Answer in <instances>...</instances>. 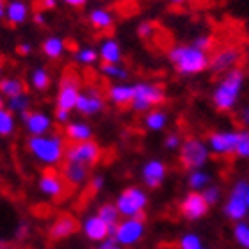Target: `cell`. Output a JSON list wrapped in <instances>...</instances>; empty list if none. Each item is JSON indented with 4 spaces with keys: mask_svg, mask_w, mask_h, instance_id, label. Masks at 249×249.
<instances>
[{
    "mask_svg": "<svg viewBox=\"0 0 249 249\" xmlns=\"http://www.w3.org/2000/svg\"><path fill=\"white\" fill-rule=\"evenodd\" d=\"M169 61L182 75H197L210 68V57L194 45H177L169 50Z\"/></svg>",
    "mask_w": 249,
    "mask_h": 249,
    "instance_id": "6da1fadb",
    "label": "cell"
},
{
    "mask_svg": "<svg viewBox=\"0 0 249 249\" xmlns=\"http://www.w3.org/2000/svg\"><path fill=\"white\" fill-rule=\"evenodd\" d=\"M27 150L39 164L43 166H57L59 162L64 159L66 148L61 135H39V137H31L27 141Z\"/></svg>",
    "mask_w": 249,
    "mask_h": 249,
    "instance_id": "7a4b0ae2",
    "label": "cell"
},
{
    "mask_svg": "<svg viewBox=\"0 0 249 249\" xmlns=\"http://www.w3.org/2000/svg\"><path fill=\"white\" fill-rule=\"evenodd\" d=\"M242 86H244V71L242 70L235 68L231 71L224 73L223 78L219 80V84L213 89V94H212L213 105L219 110H223V112L231 110L237 105V102H239Z\"/></svg>",
    "mask_w": 249,
    "mask_h": 249,
    "instance_id": "3957f363",
    "label": "cell"
},
{
    "mask_svg": "<svg viewBox=\"0 0 249 249\" xmlns=\"http://www.w3.org/2000/svg\"><path fill=\"white\" fill-rule=\"evenodd\" d=\"M118 212L123 219L128 217H141L148 207V194L141 187H126L120 192V196L114 201Z\"/></svg>",
    "mask_w": 249,
    "mask_h": 249,
    "instance_id": "277c9868",
    "label": "cell"
},
{
    "mask_svg": "<svg viewBox=\"0 0 249 249\" xmlns=\"http://www.w3.org/2000/svg\"><path fill=\"white\" fill-rule=\"evenodd\" d=\"M248 187L249 183L244 180H239L231 187V191L228 194V199L224 203V215L233 221V223H240L246 221L249 215V207H248Z\"/></svg>",
    "mask_w": 249,
    "mask_h": 249,
    "instance_id": "5b68a950",
    "label": "cell"
},
{
    "mask_svg": "<svg viewBox=\"0 0 249 249\" xmlns=\"http://www.w3.org/2000/svg\"><path fill=\"white\" fill-rule=\"evenodd\" d=\"M166 100V93L160 86L150 82H139L134 86V100L132 109L135 112H150L153 107L160 105Z\"/></svg>",
    "mask_w": 249,
    "mask_h": 249,
    "instance_id": "8992f818",
    "label": "cell"
},
{
    "mask_svg": "<svg viewBox=\"0 0 249 249\" xmlns=\"http://www.w3.org/2000/svg\"><path fill=\"white\" fill-rule=\"evenodd\" d=\"M210 148H208L207 142H203L201 139H196V137H191L182 142V148H180V162L183 164V167L187 169H201L205 164L210 159Z\"/></svg>",
    "mask_w": 249,
    "mask_h": 249,
    "instance_id": "52a82bcc",
    "label": "cell"
},
{
    "mask_svg": "<svg viewBox=\"0 0 249 249\" xmlns=\"http://www.w3.org/2000/svg\"><path fill=\"white\" fill-rule=\"evenodd\" d=\"M80 93H82V91H80V78L73 71L64 73V77L61 78V84H59L57 98H55L57 109L70 110V112H71V110L77 107Z\"/></svg>",
    "mask_w": 249,
    "mask_h": 249,
    "instance_id": "ba28073f",
    "label": "cell"
},
{
    "mask_svg": "<svg viewBox=\"0 0 249 249\" xmlns=\"http://www.w3.org/2000/svg\"><path fill=\"white\" fill-rule=\"evenodd\" d=\"M142 237H144V221L141 217L121 219L116 226L114 235H112V239L123 248L135 246Z\"/></svg>",
    "mask_w": 249,
    "mask_h": 249,
    "instance_id": "9c48e42d",
    "label": "cell"
},
{
    "mask_svg": "<svg viewBox=\"0 0 249 249\" xmlns=\"http://www.w3.org/2000/svg\"><path fill=\"white\" fill-rule=\"evenodd\" d=\"M100 146L98 142L91 141H84V142H73L71 146L66 148L64 159L66 162H75V164H84V166H94L100 160Z\"/></svg>",
    "mask_w": 249,
    "mask_h": 249,
    "instance_id": "30bf717a",
    "label": "cell"
},
{
    "mask_svg": "<svg viewBox=\"0 0 249 249\" xmlns=\"http://www.w3.org/2000/svg\"><path fill=\"white\" fill-rule=\"evenodd\" d=\"M240 141V132H235V130H224V132H213L210 137H208V148L212 153L219 157H226V155H233L237 151V144Z\"/></svg>",
    "mask_w": 249,
    "mask_h": 249,
    "instance_id": "8fae6325",
    "label": "cell"
},
{
    "mask_svg": "<svg viewBox=\"0 0 249 249\" xmlns=\"http://www.w3.org/2000/svg\"><path fill=\"white\" fill-rule=\"evenodd\" d=\"M208 203L205 201L201 192H189L180 203V213L187 221H199L208 213Z\"/></svg>",
    "mask_w": 249,
    "mask_h": 249,
    "instance_id": "7c38bea8",
    "label": "cell"
},
{
    "mask_svg": "<svg viewBox=\"0 0 249 249\" xmlns=\"http://www.w3.org/2000/svg\"><path fill=\"white\" fill-rule=\"evenodd\" d=\"M240 59H242V52L239 48L224 47L213 53V57L210 59V68L215 73H228L239 66Z\"/></svg>",
    "mask_w": 249,
    "mask_h": 249,
    "instance_id": "4fadbf2b",
    "label": "cell"
},
{
    "mask_svg": "<svg viewBox=\"0 0 249 249\" xmlns=\"http://www.w3.org/2000/svg\"><path fill=\"white\" fill-rule=\"evenodd\" d=\"M104 109H105V102H104V98H102L100 89H96V88L84 89L82 93H80V96H78L77 107H75V110H78V112L84 116L100 114Z\"/></svg>",
    "mask_w": 249,
    "mask_h": 249,
    "instance_id": "5bb4252c",
    "label": "cell"
},
{
    "mask_svg": "<svg viewBox=\"0 0 249 249\" xmlns=\"http://www.w3.org/2000/svg\"><path fill=\"white\" fill-rule=\"evenodd\" d=\"M23 124H25V130L31 134V137H39V135H47L50 130H52V118L47 114V112H41V110H32V112H27V114L21 116Z\"/></svg>",
    "mask_w": 249,
    "mask_h": 249,
    "instance_id": "9a60e30c",
    "label": "cell"
},
{
    "mask_svg": "<svg viewBox=\"0 0 249 249\" xmlns=\"http://www.w3.org/2000/svg\"><path fill=\"white\" fill-rule=\"evenodd\" d=\"M167 177V167L166 164L159 159H151L142 166V171H141V178H142V183L148 189H157L164 183Z\"/></svg>",
    "mask_w": 249,
    "mask_h": 249,
    "instance_id": "2e32d148",
    "label": "cell"
},
{
    "mask_svg": "<svg viewBox=\"0 0 249 249\" xmlns=\"http://www.w3.org/2000/svg\"><path fill=\"white\" fill-rule=\"evenodd\" d=\"M82 231H84V235L88 237V240H91V242H98V244L110 237L109 224L105 223L98 213L88 215V217L84 219L82 221Z\"/></svg>",
    "mask_w": 249,
    "mask_h": 249,
    "instance_id": "e0dca14e",
    "label": "cell"
},
{
    "mask_svg": "<svg viewBox=\"0 0 249 249\" xmlns=\"http://www.w3.org/2000/svg\"><path fill=\"white\" fill-rule=\"evenodd\" d=\"M37 187L41 194H45L47 197H52V199H57L64 194L66 191V182L64 178L55 171H45L37 182Z\"/></svg>",
    "mask_w": 249,
    "mask_h": 249,
    "instance_id": "ac0fdd59",
    "label": "cell"
},
{
    "mask_svg": "<svg viewBox=\"0 0 249 249\" xmlns=\"http://www.w3.org/2000/svg\"><path fill=\"white\" fill-rule=\"evenodd\" d=\"M78 230V223L77 219L73 217V215H59L52 224H50V228H48V237L52 240H64V239H70L71 235L77 233Z\"/></svg>",
    "mask_w": 249,
    "mask_h": 249,
    "instance_id": "d6986e66",
    "label": "cell"
},
{
    "mask_svg": "<svg viewBox=\"0 0 249 249\" xmlns=\"http://www.w3.org/2000/svg\"><path fill=\"white\" fill-rule=\"evenodd\" d=\"M89 171H91L89 166L75 164V162H66L64 167H62V178H64V182L70 183V185L80 187L88 182Z\"/></svg>",
    "mask_w": 249,
    "mask_h": 249,
    "instance_id": "ffe728a7",
    "label": "cell"
},
{
    "mask_svg": "<svg viewBox=\"0 0 249 249\" xmlns=\"http://www.w3.org/2000/svg\"><path fill=\"white\" fill-rule=\"evenodd\" d=\"M98 55L104 61V64H120L121 59H123V50H121L120 43L109 37V39L102 41L98 48Z\"/></svg>",
    "mask_w": 249,
    "mask_h": 249,
    "instance_id": "44dd1931",
    "label": "cell"
},
{
    "mask_svg": "<svg viewBox=\"0 0 249 249\" xmlns=\"http://www.w3.org/2000/svg\"><path fill=\"white\" fill-rule=\"evenodd\" d=\"M29 18V7L23 0H9L5 5V20L11 25H21Z\"/></svg>",
    "mask_w": 249,
    "mask_h": 249,
    "instance_id": "7402d4cb",
    "label": "cell"
},
{
    "mask_svg": "<svg viewBox=\"0 0 249 249\" xmlns=\"http://www.w3.org/2000/svg\"><path fill=\"white\" fill-rule=\"evenodd\" d=\"M66 137L73 142H84L93 139V126L86 121H71L66 124Z\"/></svg>",
    "mask_w": 249,
    "mask_h": 249,
    "instance_id": "603a6c76",
    "label": "cell"
},
{
    "mask_svg": "<svg viewBox=\"0 0 249 249\" xmlns=\"http://www.w3.org/2000/svg\"><path fill=\"white\" fill-rule=\"evenodd\" d=\"M109 98L112 104L124 107V105H130L132 100H134V86H128V84H114L109 88Z\"/></svg>",
    "mask_w": 249,
    "mask_h": 249,
    "instance_id": "cb8c5ba5",
    "label": "cell"
},
{
    "mask_svg": "<svg viewBox=\"0 0 249 249\" xmlns=\"http://www.w3.org/2000/svg\"><path fill=\"white\" fill-rule=\"evenodd\" d=\"M89 23L98 31H107L114 25V16L110 11L104 9V7H96L89 13Z\"/></svg>",
    "mask_w": 249,
    "mask_h": 249,
    "instance_id": "d4e9b609",
    "label": "cell"
},
{
    "mask_svg": "<svg viewBox=\"0 0 249 249\" xmlns=\"http://www.w3.org/2000/svg\"><path fill=\"white\" fill-rule=\"evenodd\" d=\"M29 84H31L32 89H36V91H47L50 88V84H52V75L48 71L47 68L43 66H37L34 68L29 75Z\"/></svg>",
    "mask_w": 249,
    "mask_h": 249,
    "instance_id": "484cf974",
    "label": "cell"
},
{
    "mask_svg": "<svg viewBox=\"0 0 249 249\" xmlns=\"http://www.w3.org/2000/svg\"><path fill=\"white\" fill-rule=\"evenodd\" d=\"M0 93H2V96L15 98L18 94L25 93V84L21 82V78H18V77L0 78Z\"/></svg>",
    "mask_w": 249,
    "mask_h": 249,
    "instance_id": "4316f807",
    "label": "cell"
},
{
    "mask_svg": "<svg viewBox=\"0 0 249 249\" xmlns=\"http://www.w3.org/2000/svg\"><path fill=\"white\" fill-rule=\"evenodd\" d=\"M43 53L47 55L48 59H59L62 53L66 52V43L64 39L59 36H48L41 45Z\"/></svg>",
    "mask_w": 249,
    "mask_h": 249,
    "instance_id": "83f0119b",
    "label": "cell"
},
{
    "mask_svg": "<svg viewBox=\"0 0 249 249\" xmlns=\"http://www.w3.org/2000/svg\"><path fill=\"white\" fill-rule=\"evenodd\" d=\"M100 215V217L104 219L105 223L109 224V230H110V237L114 235L116 231V226H118V223L121 221V215L120 212H118V208H116L114 203H104V205H100L98 212H96Z\"/></svg>",
    "mask_w": 249,
    "mask_h": 249,
    "instance_id": "f1b7e54d",
    "label": "cell"
},
{
    "mask_svg": "<svg viewBox=\"0 0 249 249\" xmlns=\"http://www.w3.org/2000/svg\"><path fill=\"white\" fill-rule=\"evenodd\" d=\"M167 120H169V116L164 110H150L144 116V126L151 132H160L167 126Z\"/></svg>",
    "mask_w": 249,
    "mask_h": 249,
    "instance_id": "f546056e",
    "label": "cell"
},
{
    "mask_svg": "<svg viewBox=\"0 0 249 249\" xmlns=\"http://www.w3.org/2000/svg\"><path fill=\"white\" fill-rule=\"evenodd\" d=\"M210 182H212L210 173L203 171V169H194V171L189 173V178H187V183L194 192H203L210 185Z\"/></svg>",
    "mask_w": 249,
    "mask_h": 249,
    "instance_id": "4dcf8cb0",
    "label": "cell"
},
{
    "mask_svg": "<svg viewBox=\"0 0 249 249\" xmlns=\"http://www.w3.org/2000/svg\"><path fill=\"white\" fill-rule=\"evenodd\" d=\"M16 130V120L15 114L9 109H0V137H9L15 134Z\"/></svg>",
    "mask_w": 249,
    "mask_h": 249,
    "instance_id": "1f68e13d",
    "label": "cell"
},
{
    "mask_svg": "<svg viewBox=\"0 0 249 249\" xmlns=\"http://www.w3.org/2000/svg\"><path fill=\"white\" fill-rule=\"evenodd\" d=\"M7 107L13 114H20V118L23 114L29 112V107H31V98H29V94L23 93V94H18L15 98H9L7 102Z\"/></svg>",
    "mask_w": 249,
    "mask_h": 249,
    "instance_id": "d6a6232c",
    "label": "cell"
},
{
    "mask_svg": "<svg viewBox=\"0 0 249 249\" xmlns=\"http://www.w3.org/2000/svg\"><path fill=\"white\" fill-rule=\"evenodd\" d=\"M233 239L242 249H249V223L248 221H240V223L235 224Z\"/></svg>",
    "mask_w": 249,
    "mask_h": 249,
    "instance_id": "836d02e7",
    "label": "cell"
},
{
    "mask_svg": "<svg viewBox=\"0 0 249 249\" xmlns=\"http://www.w3.org/2000/svg\"><path fill=\"white\" fill-rule=\"evenodd\" d=\"M102 73L112 80H118V82H123L128 78L126 68H123L121 64H102Z\"/></svg>",
    "mask_w": 249,
    "mask_h": 249,
    "instance_id": "e575fe53",
    "label": "cell"
},
{
    "mask_svg": "<svg viewBox=\"0 0 249 249\" xmlns=\"http://www.w3.org/2000/svg\"><path fill=\"white\" fill-rule=\"evenodd\" d=\"M98 50L91 47H82L78 48L77 53H75V59H77L78 64H84V66H91L94 62L98 61Z\"/></svg>",
    "mask_w": 249,
    "mask_h": 249,
    "instance_id": "d590c367",
    "label": "cell"
},
{
    "mask_svg": "<svg viewBox=\"0 0 249 249\" xmlns=\"http://www.w3.org/2000/svg\"><path fill=\"white\" fill-rule=\"evenodd\" d=\"M180 249H208L207 246L203 244V240L199 235L196 233H185L180 237V242H178Z\"/></svg>",
    "mask_w": 249,
    "mask_h": 249,
    "instance_id": "8d00e7d4",
    "label": "cell"
},
{
    "mask_svg": "<svg viewBox=\"0 0 249 249\" xmlns=\"http://www.w3.org/2000/svg\"><path fill=\"white\" fill-rule=\"evenodd\" d=\"M201 194H203V197H205V201L208 203V207L217 205L219 199H221V189H219L217 185H212V183H210V185H208Z\"/></svg>",
    "mask_w": 249,
    "mask_h": 249,
    "instance_id": "74e56055",
    "label": "cell"
},
{
    "mask_svg": "<svg viewBox=\"0 0 249 249\" xmlns=\"http://www.w3.org/2000/svg\"><path fill=\"white\" fill-rule=\"evenodd\" d=\"M235 155L242 157V159H249V132H240V141L237 144Z\"/></svg>",
    "mask_w": 249,
    "mask_h": 249,
    "instance_id": "f35d334b",
    "label": "cell"
},
{
    "mask_svg": "<svg viewBox=\"0 0 249 249\" xmlns=\"http://www.w3.org/2000/svg\"><path fill=\"white\" fill-rule=\"evenodd\" d=\"M155 25L153 23H150V21H142L139 25V29H137V34H139L141 39H151V37L155 36Z\"/></svg>",
    "mask_w": 249,
    "mask_h": 249,
    "instance_id": "ab89813d",
    "label": "cell"
},
{
    "mask_svg": "<svg viewBox=\"0 0 249 249\" xmlns=\"http://www.w3.org/2000/svg\"><path fill=\"white\" fill-rule=\"evenodd\" d=\"M192 45H194L196 48H199V50H203V52H208L213 45V39L210 36H197Z\"/></svg>",
    "mask_w": 249,
    "mask_h": 249,
    "instance_id": "60d3db41",
    "label": "cell"
},
{
    "mask_svg": "<svg viewBox=\"0 0 249 249\" xmlns=\"http://www.w3.org/2000/svg\"><path fill=\"white\" fill-rule=\"evenodd\" d=\"M166 148L167 150H178V148H182V139H180V135L178 134H169L166 137Z\"/></svg>",
    "mask_w": 249,
    "mask_h": 249,
    "instance_id": "b9f144b4",
    "label": "cell"
},
{
    "mask_svg": "<svg viewBox=\"0 0 249 249\" xmlns=\"http://www.w3.org/2000/svg\"><path fill=\"white\" fill-rule=\"evenodd\" d=\"M104 187H105V177L104 175H94V177L91 178V189H93L94 192H100Z\"/></svg>",
    "mask_w": 249,
    "mask_h": 249,
    "instance_id": "7bdbcfd3",
    "label": "cell"
},
{
    "mask_svg": "<svg viewBox=\"0 0 249 249\" xmlns=\"http://www.w3.org/2000/svg\"><path fill=\"white\" fill-rule=\"evenodd\" d=\"M29 231H31V226H29V223H25V221H21L20 224H18V228H16V239L18 240H23L29 235Z\"/></svg>",
    "mask_w": 249,
    "mask_h": 249,
    "instance_id": "ee69618b",
    "label": "cell"
},
{
    "mask_svg": "<svg viewBox=\"0 0 249 249\" xmlns=\"http://www.w3.org/2000/svg\"><path fill=\"white\" fill-rule=\"evenodd\" d=\"M70 116H71V112H70V110H62V109L55 110V121H57V123H61V124L70 123Z\"/></svg>",
    "mask_w": 249,
    "mask_h": 249,
    "instance_id": "f6af8a7d",
    "label": "cell"
},
{
    "mask_svg": "<svg viewBox=\"0 0 249 249\" xmlns=\"http://www.w3.org/2000/svg\"><path fill=\"white\" fill-rule=\"evenodd\" d=\"M98 249H124L123 246H120L118 242H116L112 237H109L107 240H104V242H100Z\"/></svg>",
    "mask_w": 249,
    "mask_h": 249,
    "instance_id": "bcb514c9",
    "label": "cell"
},
{
    "mask_svg": "<svg viewBox=\"0 0 249 249\" xmlns=\"http://www.w3.org/2000/svg\"><path fill=\"white\" fill-rule=\"evenodd\" d=\"M239 121H240L242 124H244L246 128H249V105H248V107H244L242 110H240Z\"/></svg>",
    "mask_w": 249,
    "mask_h": 249,
    "instance_id": "7dc6e473",
    "label": "cell"
},
{
    "mask_svg": "<svg viewBox=\"0 0 249 249\" xmlns=\"http://www.w3.org/2000/svg\"><path fill=\"white\" fill-rule=\"evenodd\" d=\"M55 4H57V0H39V7H41V11L55 9Z\"/></svg>",
    "mask_w": 249,
    "mask_h": 249,
    "instance_id": "c3c4849f",
    "label": "cell"
},
{
    "mask_svg": "<svg viewBox=\"0 0 249 249\" xmlns=\"http://www.w3.org/2000/svg\"><path fill=\"white\" fill-rule=\"evenodd\" d=\"M62 4L66 5H71V7H82V5L88 4V0H59Z\"/></svg>",
    "mask_w": 249,
    "mask_h": 249,
    "instance_id": "681fc988",
    "label": "cell"
},
{
    "mask_svg": "<svg viewBox=\"0 0 249 249\" xmlns=\"http://www.w3.org/2000/svg\"><path fill=\"white\" fill-rule=\"evenodd\" d=\"M18 52L21 55H29V53H32V45L31 43H21L20 47H18Z\"/></svg>",
    "mask_w": 249,
    "mask_h": 249,
    "instance_id": "f907efd6",
    "label": "cell"
},
{
    "mask_svg": "<svg viewBox=\"0 0 249 249\" xmlns=\"http://www.w3.org/2000/svg\"><path fill=\"white\" fill-rule=\"evenodd\" d=\"M34 21H36L37 25H43V23L47 21V18H45V15H43L41 11H37L36 15H34Z\"/></svg>",
    "mask_w": 249,
    "mask_h": 249,
    "instance_id": "816d5d0a",
    "label": "cell"
},
{
    "mask_svg": "<svg viewBox=\"0 0 249 249\" xmlns=\"http://www.w3.org/2000/svg\"><path fill=\"white\" fill-rule=\"evenodd\" d=\"M5 5H7V2L0 0V18H5Z\"/></svg>",
    "mask_w": 249,
    "mask_h": 249,
    "instance_id": "f5cc1de1",
    "label": "cell"
},
{
    "mask_svg": "<svg viewBox=\"0 0 249 249\" xmlns=\"http://www.w3.org/2000/svg\"><path fill=\"white\" fill-rule=\"evenodd\" d=\"M0 249H15V248H13L9 242H5V240L0 239Z\"/></svg>",
    "mask_w": 249,
    "mask_h": 249,
    "instance_id": "db71d44e",
    "label": "cell"
},
{
    "mask_svg": "<svg viewBox=\"0 0 249 249\" xmlns=\"http://www.w3.org/2000/svg\"><path fill=\"white\" fill-rule=\"evenodd\" d=\"M167 2H171V4H183L187 0H167Z\"/></svg>",
    "mask_w": 249,
    "mask_h": 249,
    "instance_id": "11a10c76",
    "label": "cell"
},
{
    "mask_svg": "<svg viewBox=\"0 0 249 249\" xmlns=\"http://www.w3.org/2000/svg\"><path fill=\"white\" fill-rule=\"evenodd\" d=\"M4 107V96H2V93H0V109Z\"/></svg>",
    "mask_w": 249,
    "mask_h": 249,
    "instance_id": "9f6ffc18",
    "label": "cell"
},
{
    "mask_svg": "<svg viewBox=\"0 0 249 249\" xmlns=\"http://www.w3.org/2000/svg\"><path fill=\"white\" fill-rule=\"evenodd\" d=\"M0 78H2V61H0Z\"/></svg>",
    "mask_w": 249,
    "mask_h": 249,
    "instance_id": "6f0895ef",
    "label": "cell"
},
{
    "mask_svg": "<svg viewBox=\"0 0 249 249\" xmlns=\"http://www.w3.org/2000/svg\"><path fill=\"white\" fill-rule=\"evenodd\" d=\"M248 207H249V187H248Z\"/></svg>",
    "mask_w": 249,
    "mask_h": 249,
    "instance_id": "680465c9",
    "label": "cell"
},
{
    "mask_svg": "<svg viewBox=\"0 0 249 249\" xmlns=\"http://www.w3.org/2000/svg\"><path fill=\"white\" fill-rule=\"evenodd\" d=\"M248 223H249V215H248Z\"/></svg>",
    "mask_w": 249,
    "mask_h": 249,
    "instance_id": "91938a15",
    "label": "cell"
}]
</instances>
